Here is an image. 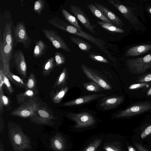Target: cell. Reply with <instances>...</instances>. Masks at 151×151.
<instances>
[{
	"label": "cell",
	"mask_w": 151,
	"mask_h": 151,
	"mask_svg": "<svg viewBox=\"0 0 151 151\" xmlns=\"http://www.w3.org/2000/svg\"><path fill=\"white\" fill-rule=\"evenodd\" d=\"M8 137L14 151H25L32 149L31 140L24 134L21 127L15 122L7 124Z\"/></svg>",
	"instance_id": "6da1fadb"
},
{
	"label": "cell",
	"mask_w": 151,
	"mask_h": 151,
	"mask_svg": "<svg viewBox=\"0 0 151 151\" xmlns=\"http://www.w3.org/2000/svg\"><path fill=\"white\" fill-rule=\"evenodd\" d=\"M48 23L63 31L89 41L106 54L108 52L104 47L106 42L104 40L95 37L83 30L78 29L61 19L55 18L49 20Z\"/></svg>",
	"instance_id": "7a4b0ae2"
},
{
	"label": "cell",
	"mask_w": 151,
	"mask_h": 151,
	"mask_svg": "<svg viewBox=\"0 0 151 151\" xmlns=\"http://www.w3.org/2000/svg\"><path fill=\"white\" fill-rule=\"evenodd\" d=\"M42 103L36 96L19 105L11 111L10 114L21 118L30 119L34 115Z\"/></svg>",
	"instance_id": "3957f363"
},
{
	"label": "cell",
	"mask_w": 151,
	"mask_h": 151,
	"mask_svg": "<svg viewBox=\"0 0 151 151\" xmlns=\"http://www.w3.org/2000/svg\"><path fill=\"white\" fill-rule=\"evenodd\" d=\"M52 113L51 110L45 103H43L29 119L31 122L35 124L51 126L55 124L53 120L57 119Z\"/></svg>",
	"instance_id": "277c9868"
},
{
	"label": "cell",
	"mask_w": 151,
	"mask_h": 151,
	"mask_svg": "<svg viewBox=\"0 0 151 151\" xmlns=\"http://www.w3.org/2000/svg\"><path fill=\"white\" fill-rule=\"evenodd\" d=\"M126 65L131 73L137 75L143 74L151 68V53L142 58L127 60Z\"/></svg>",
	"instance_id": "5b68a950"
},
{
	"label": "cell",
	"mask_w": 151,
	"mask_h": 151,
	"mask_svg": "<svg viewBox=\"0 0 151 151\" xmlns=\"http://www.w3.org/2000/svg\"><path fill=\"white\" fill-rule=\"evenodd\" d=\"M108 1L130 22L135 29L139 30L142 28V23L129 7L125 6L118 0H108Z\"/></svg>",
	"instance_id": "8992f818"
},
{
	"label": "cell",
	"mask_w": 151,
	"mask_h": 151,
	"mask_svg": "<svg viewBox=\"0 0 151 151\" xmlns=\"http://www.w3.org/2000/svg\"><path fill=\"white\" fill-rule=\"evenodd\" d=\"M67 116L75 122L74 127L77 129L91 127L96 122L93 116L86 112L78 113H70L68 114Z\"/></svg>",
	"instance_id": "52a82bcc"
},
{
	"label": "cell",
	"mask_w": 151,
	"mask_h": 151,
	"mask_svg": "<svg viewBox=\"0 0 151 151\" xmlns=\"http://www.w3.org/2000/svg\"><path fill=\"white\" fill-rule=\"evenodd\" d=\"M14 40L16 44L22 43L25 49L29 47L31 44V40L27 33L25 25L23 21L16 24L14 30Z\"/></svg>",
	"instance_id": "ba28073f"
},
{
	"label": "cell",
	"mask_w": 151,
	"mask_h": 151,
	"mask_svg": "<svg viewBox=\"0 0 151 151\" xmlns=\"http://www.w3.org/2000/svg\"><path fill=\"white\" fill-rule=\"evenodd\" d=\"M81 69L89 78L99 85L102 88L106 90H110L111 87L104 77L96 70L93 69L83 64L81 65Z\"/></svg>",
	"instance_id": "9c48e42d"
},
{
	"label": "cell",
	"mask_w": 151,
	"mask_h": 151,
	"mask_svg": "<svg viewBox=\"0 0 151 151\" xmlns=\"http://www.w3.org/2000/svg\"><path fill=\"white\" fill-rule=\"evenodd\" d=\"M0 61L3 66L5 73L6 75L11 72L10 61L12 55L13 45L3 44L2 37L0 35Z\"/></svg>",
	"instance_id": "30bf717a"
},
{
	"label": "cell",
	"mask_w": 151,
	"mask_h": 151,
	"mask_svg": "<svg viewBox=\"0 0 151 151\" xmlns=\"http://www.w3.org/2000/svg\"><path fill=\"white\" fill-rule=\"evenodd\" d=\"M151 109V103L142 102L134 104L122 110L116 114L115 117L122 118L130 116L139 114Z\"/></svg>",
	"instance_id": "8fae6325"
},
{
	"label": "cell",
	"mask_w": 151,
	"mask_h": 151,
	"mask_svg": "<svg viewBox=\"0 0 151 151\" xmlns=\"http://www.w3.org/2000/svg\"><path fill=\"white\" fill-rule=\"evenodd\" d=\"M42 32L56 49H61L68 52L71 51L64 40L56 31L53 29H43Z\"/></svg>",
	"instance_id": "7c38bea8"
},
{
	"label": "cell",
	"mask_w": 151,
	"mask_h": 151,
	"mask_svg": "<svg viewBox=\"0 0 151 151\" xmlns=\"http://www.w3.org/2000/svg\"><path fill=\"white\" fill-rule=\"evenodd\" d=\"M70 8L71 12L88 31L92 33H95L94 29L96 27V25L91 24L87 14L79 6L70 5Z\"/></svg>",
	"instance_id": "4fadbf2b"
},
{
	"label": "cell",
	"mask_w": 151,
	"mask_h": 151,
	"mask_svg": "<svg viewBox=\"0 0 151 151\" xmlns=\"http://www.w3.org/2000/svg\"><path fill=\"white\" fill-rule=\"evenodd\" d=\"M15 66L18 73L24 78H27V66L24 53L18 49L15 51L13 55Z\"/></svg>",
	"instance_id": "5bb4252c"
},
{
	"label": "cell",
	"mask_w": 151,
	"mask_h": 151,
	"mask_svg": "<svg viewBox=\"0 0 151 151\" xmlns=\"http://www.w3.org/2000/svg\"><path fill=\"white\" fill-rule=\"evenodd\" d=\"M94 4L112 23L121 28L124 25L122 19L106 6L96 2Z\"/></svg>",
	"instance_id": "9a60e30c"
},
{
	"label": "cell",
	"mask_w": 151,
	"mask_h": 151,
	"mask_svg": "<svg viewBox=\"0 0 151 151\" xmlns=\"http://www.w3.org/2000/svg\"><path fill=\"white\" fill-rule=\"evenodd\" d=\"M124 99L122 96H113L107 97L101 100L100 106L103 110H111L120 105Z\"/></svg>",
	"instance_id": "2e32d148"
},
{
	"label": "cell",
	"mask_w": 151,
	"mask_h": 151,
	"mask_svg": "<svg viewBox=\"0 0 151 151\" xmlns=\"http://www.w3.org/2000/svg\"><path fill=\"white\" fill-rule=\"evenodd\" d=\"M104 93L92 94L83 96L75 99L65 102L63 106H73L86 103L100 97L105 96Z\"/></svg>",
	"instance_id": "e0dca14e"
},
{
	"label": "cell",
	"mask_w": 151,
	"mask_h": 151,
	"mask_svg": "<svg viewBox=\"0 0 151 151\" xmlns=\"http://www.w3.org/2000/svg\"><path fill=\"white\" fill-rule=\"evenodd\" d=\"M49 147L54 151H63L67 147L65 139L60 134L57 133L50 138Z\"/></svg>",
	"instance_id": "ac0fdd59"
},
{
	"label": "cell",
	"mask_w": 151,
	"mask_h": 151,
	"mask_svg": "<svg viewBox=\"0 0 151 151\" xmlns=\"http://www.w3.org/2000/svg\"><path fill=\"white\" fill-rule=\"evenodd\" d=\"M151 50V45L145 44L136 46L129 48L127 51L126 56H134L145 53Z\"/></svg>",
	"instance_id": "d6986e66"
},
{
	"label": "cell",
	"mask_w": 151,
	"mask_h": 151,
	"mask_svg": "<svg viewBox=\"0 0 151 151\" xmlns=\"http://www.w3.org/2000/svg\"><path fill=\"white\" fill-rule=\"evenodd\" d=\"M12 22L10 21L5 23L2 36L3 44L13 45L14 38L13 36Z\"/></svg>",
	"instance_id": "ffe728a7"
},
{
	"label": "cell",
	"mask_w": 151,
	"mask_h": 151,
	"mask_svg": "<svg viewBox=\"0 0 151 151\" xmlns=\"http://www.w3.org/2000/svg\"><path fill=\"white\" fill-rule=\"evenodd\" d=\"M66 84L56 89L55 91L54 90L51 91L50 93V99L53 103L58 104L61 102L69 89L68 87Z\"/></svg>",
	"instance_id": "44dd1931"
},
{
	"label": "cell",
	"mask_w": 151,
	"mask_h": 151,
	"mask_svg": "<svg viewBox=\"0 0 151 151\" xmlns=\"http://www.w3.org/2000/svg\"><path fill=\"white\" fill-rule=\"evenodd\" d=\"M39 91L27 90L21 93L17 94L16 96L17 103L20 105L27 100L37 96Z\"/></svg>",
	"instance_id": "7402d4cb"
},
{
	"label": "cell",
	"mask_w": 151,
	"mask_h": 151,
	"mask_svg": "<svg viewBox=\"0 0 151 151\" xmlns=\"http://www.w3.org/2000/svg\"><path fill=\"white\" fill-rule=\"evenodd\" d=\"M47 48V45L41 40L37 42L33 52L34 58H37L41 57L46 52Z\"/></svg>",
	"instance_id": "603a6c76"
},
{
	"label": "cell",
	"mask_w": 151,
	"mask_h": 151,
	"mask_svg": "<svg viewBox=\"0 0 151 151\" xmlns=\"http://www.w3.org/2000/svg\"><path fill=\"white\" fill-rule=\"evenodd\" d=\"M68 78V70L66 68H64L58 76L55 83L53 85V89L59 88L66 84Z\"/></svg>",
	"instance_id": "cb8c5ba5"
},
{
	"label": "cell",
	"mask_w": 151,
	"mask_h": 151,
	"mask_svg": "<svg viewBox=\"0 0 151 151\" xmlns=\"http://www.w3.org/2000/svg\"><path fill=\"white\" fill-rule=\"evenodd\" d=\"M70 39L82 50L88 52L93 47L89 43L80 37L71 36L70 37Z\"/></svg>",
	"instance_id": "d4e9b609"
},
{
	"label": "cell",
	"mask_w": 151,
	"mask_h": 151,
	"mask_svg": "<svg viewBox=\"0 0 151 151\" xmlns=\"http://www.w3.org/2000/svg\"><path fill=\"white\" fill-rule=\"evenodd\" d=\"M54 58L51 57L47 60L44 63L42 71V74L45 77L49 76L53 70L55 66Z\"/></svg>",
	"instance_id": "484cf974"
},
{
	"label": "cell",
	"mask_w": 151,
	"mask_h": 151,
	"mask_svg": "<svg viewBox=\"0 0 151 151\" xmlns=\"http://www.w3.org/2000/svg\"><path fill=\"white\" fill-rule=\"evenodd\" d=\"M87 6L91 13L98 19L102 22L112 24L94 4L92 3L89 4L87 5Z\"/></svg>",
	"instance_id": "4316f807"
},
{
	"label": "cell",
	"mask_w": 151,
	"mask_h": 151,
	"mask_svg": "<svg viewBox=\"0 0 151 151\" xmlns=\"http://www.w3.org/2000/svg\"><path fill=\"white\" fill-rule=\"evenodd\" d=\"M11 101L5 95L3 92V88L0 87V111L1 113L3 110L4 107H5L7 110L12 109L11 106Z\"/></svg>",
	"instance_id": "83f0119b"
},
{
	"label": "cell",
	"mask_w": 151,
	"mask_h": 151,
	"mask_svg": "<svg viewBox=\"0 0 151 151\" xmlns=\"http://www.w3.org/2000/svg\"><path fill=\"white\" fill-rule=\"evenodd\" d=\"M97 22L101 27L107 30L112 32L124 33V30L111 23L97 21Z\"/></svg>",
	"instance_id": "f1b7e54d"
},
{
	"label": "cell",
	"mask_w": 151,
	"mask_h": 151,
	"mask_svg": "<svg viewBox=\"0 0 151 151\" xmlns=\"http://www.w3.org/2000/svg\"><path fill=\"white\" fill-rule=\"evenodd\" d=\"M6 76L16 86L25 89L26 82L24 81L22 79L14 74L11 71Z\"/></svg>",
	"instance_id": "f546056e"
},
{
	"label": "cell",
	"mask_w": 151,
	"mask_h": 151,
	"mask_svg": "<svg viewBox=\"0 0 151 151\" xmlns=\"http://www.w3.org/2000/svg\"><path fill=\"white\" fill-rule=\"evenodd\" d=\"M62 12L63 17L70 24L76 28L81 30H83L78 24V21L76 18L71 15L65 9H63Z\"/></svg>",
	"instance_id": "4dcf8cb0"
},
{
	"label": "cell",
	"mask_w": 151,
	"mask_h": 151,
	"mask_svg": "<svg viewBox=\"0 0 151 151\" xmlns=\"http://www.w3.org/2000/svg\"><path fill=\"white\" fill-rule=\"evenodd\" d=\"M37 86V80L35 75L33 73H31L26 82L25 90H31L38 91Z\"/></svg>",
	"instance_id": "1f68e13d"
},
{
	"label": "cell",
	"mask_w": 151,
	"mask_h": 151,
	"mask_svg": "<svg viewBox=\"0 0 151 151\" xmlns=\"http://www.w3.org/2000/svg\"><path fill=\"white\" fill-rule=\"evenodd\" d=\"M0 76L2 77L4 84L5 86L9 93L10 94H12L14 91V90L9 81V79L5 73L3 65L1 61H0Z\"/></svg>",
	"instance_id": "d6a6232c"
},
{
	"label": "cell",
	"mask_w": 151,
	"mask_h": 151,
	"mask_svg": "<svg viewBox=\"0 0 151 151\" xmlns=\"http://www.w3.org/2000/svg\"><path fill=\"white\" fill-rule=\"evenodd\" d=\"M82 84L86 90L90 92L100 91L102 88L99 85L93 81L84 83Z\"/></svg>",
	"instance_id": "836d02e7"
},
{
	"label": "cell",
	"mask_w": 151,
	"mask_h": 151,
	"mask_svg": "<svg viewBox=\"0 0 151 151\" xmlns=\"http://www.w3.org/2000/svg\"><path fill=\"white\" fill-rule=\"evenodd\" d=\"M105 151H122L120 143L114 142L106 144L103 147Z\"/></svg>",
	"instance_id": "e575fe53"
},
{
	"label": "cell",
	"mask_w": 151,
	"mask_h": 151,
	"mask_svg": "<svg viewBox=\"0 0 151 151\" xmlns=\"http://www.w3.org/2000/svg\"><path fill=\"white\" fill-rule=\"evenodd\" d=\"M88 57L92 60L97 62L105 63H109V61L106 58L101 56V54L93 52H89Z\"/></svg>",
	"instance_id": "d590c367"
},
{
	"label": "cell",
	"mask_w": 151,
	"mask_h": 151,
	"mask_svg": "<svg viewBox=\"0 0 151 151\" xmlns=\"http://www.w3.org/2000/svg\"><path fill=\"white\" fill-rule=\"evenodd\" d=\"M55 66L61 67V65L64 64L66 62L65 56L59 52H56L54 55Z\"/></svg>",
	"instance_id": "8d00e7d4"
},
{
	"label": "cell",
	"mask_w": 151,
	"mask_h": 151,
	"mask_svg": "<svg viewBox=\"0 0 151 151\" xmlns=\"http://www.w3.org/2000/svg\"><path fill=\"white\" fill-rule=\"evenodd\" d=\"M102 139L100 138L95 139L85 148L83 151H96L101 145Z\"/></svg>",
	"instance_id": "74e56055"
},
{
	"label": "cell",
	"mask_w": 151,
	"mask_h": 151,
	"mask_svg": "<svg viewBox=\"0 0 151 151\" xmlns=\"http://www.w3.org/2000/svg\"><path fill=\"white\" fill-rule=\"evenodd\" d=\"M45 6V2L44 0H37L34 3V11L38 14H41Z\"/></svg>",
	"instance_id": "f35d334b"
},
{
	"label": "cell",
	"mask_w": 151,
	"mask_h": 151,
	"mask_svg": "<svg viewBox=\"0 0 151 151\" xmlns=\"http://www.w3.org/2000/svg\"><path fill=\"white\" fill-rule=\"evenodd\" d=\"M147 85V84L146 83L134 84L130 86L128 88L130 90L138 89L145 87Z\"/></svg>",
	"instance_id": "ab89813d"
},
{
	"label": "cell",
	"mask_w": 151,
	"mask_h": 151,
	"mask_svg": "<svg viewBox=\"0 0 151 151\" xmlns=\"http://www.w3.org/2000/svg\"><path fill=\"white\" fill-rule=\"evenodd\" d=\"M151 133V125L147 127L141 133V137L143 139Z\"/></svg>",
	"instance_id": "60d3db41"
},
{
	"label": "cell",
	"mask_w": 151,
	"mask_h": 151,
	"mask_svg": "<svg viewBox=\"0 0 151 151\" xmlns=\"http://www.w3.org/2000/svg\"><path fill=\"white\" fill-rule=\"evenodd\" d=\"M151 81V73H150L144 77L141 78L138 82L141 83H145Z\"/></svg>",
	"instance_id": "b9f144b4"
},
{
	"label": "cell",
	"mask_w": 151,
	"mask_h": 151,
	"mask_svg": "<svg viewBox=\"0 0 151 151\" xmlns=\"http://www.w3.org/2000/svg\"><path fill=\"white\" fill-rule=\"evenodd\" d=\"M134 145L139 151H150L139 143H135Z\"/></svg>",
	"instance_id": "7bdbcfd3"
},
{
	"label": "cell",
	"mask_w": 151,
	"mask_h": 151,
	"mask_svg": "<svg viewBox=\"0 0 151 151\" xmlns=\"http://www.w3.org/2000/svg\"><path fill=\"white\" fill-rule=\"evenodd\" d=\"M127 147L128 151H137L133 146H128Z\"/></svg>",
	"instance_id": "ee69618b"
},
{
	"label": "cell",
	"mask_w": 151,
	"mask_h": 151,
	"mask_svg": "<svg viewBox=\"0 0 151 151\" xmlns=\"http://www.w3.org/2000/svg\"><path fill=\"white\" fill-rule=\"evenodd\" d=\"M147 10L150 14H151V6L148 7L147 8Z\"/></svg>",
	"instance_id": "f6af8a7d"
},
{
	"label": "cell",
	"mask_w": 151,
	"mask_h": 151,
	"mask_svg": "<svg viewBox=\"0 0 151 151\" xmlns=\"http://www.w3.org/2000/svg\"><path fill=\"white\" fill-rule=\"evenodd\" d=\"M147 95L148 96H150L151 95V87L148 91L147 93Z\"/></svg>",
	"instance_id": "bcb514c9"
}]
</instances>
